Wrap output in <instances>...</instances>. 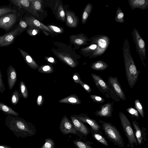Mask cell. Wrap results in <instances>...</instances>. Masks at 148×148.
Segmentation results:
<instances>
[{
  "instance_id": "cell-19",
  "label": "cell",
  "mask_w": 148,
  "mask_h": 148,
  "mask_svg": "<svg viewBox=\"0 0 148 148\" xmlns=\"http://www.w3.org/2000/svg\"><path fill=\"white\" fill-rule=\"evenodd\" d=\"M70 38L71 42L78 46L87 45L88 42L90 41L89 39L85 34L82 33L71 35Z\"/></svg>"
},
{
  "instance_id": "cell-39",
  "label": "cell",
  "mask_w": 148,
  "mask_h": 148,
  "mask_svg": "<svg viewBox=\"0 0 148 148\" xmlns=\"http://www.w3.org/2000/svg\"><path fill=\"white\" fill-rule=\"evenodd\" d=\"M55 143L52 139L47 138L45 139V143L41 148H54Z\"/></svg>"
},
{
  "instance_id": "cell-32",
  "label": "cell",
  "mask_w": 148,
  "mask_h": 148,
  "mask_svg": "<svg viewBox=\"0 0 148 148\" xmlns=\"http://www.w3.org/2000/svg\"><path fill=\"white\" fill-rule=\"evenodd\" d=\"M115 21L120 23H123L125 21L124 19V14L119 7H118L116 9Z\"/></svg>"
},
{
  "instance_id": "cell-45",
  "label": "cell",
  "mask_w": 148,
  "mask_h": 148,
  "mask_svg": "<svg viewBox=\"0 0 148 148\" xmlns=\"http://www.w3.org/2000/svg\"><path fill=\"white\" fill-rule=\"evenodd\" d=\"M79 84L87 92L90 93L91 92L92 90L91 87L88 85L84 83L81 80L80 81Z\"/></svg>"
},
{
  "instance_id": "cell-27",
  "label": "cell",
  "mask_w": 148,
  "mask_h": 148,
  "mask_svg": "<svg viewBox=\"0 0 148 148\" xmlns=\"http://www.w3.org/2000/svg\"><path fill=\"white\" fill-rule=\"evenodd\" d=\"M90 130L92 137L95 139L106 146H109L107 140L103 135L102 132L99 133L95 132L91 128Z\"/></svg>"
},
{
  "instance_id": "cell-25",
  "label": "cell",
  "mask_w": 148,
  "mask_h": 148,
  "mask_svg": "<svg viewBox=\"0 0 148 148\" xmlns=\"http://www.w3.org/2000/svg\"><path fill=\"white\" fill-rule=\"evenodd\" d=\"M98 45L95 43H90V45L88 46L83 47L81 50L85 56H89L90 58L97 51Z\"/></svg>"
},
{
  "instance_id": "cell-42",
  "label": "cell",
  "mask_w": 148,
  "mask_h": 148,
  "mask_svg": "<svg viewBox=\"0 0 148 148\" xmlns=\"http://www.w3.org/2000/svg\"><path fill=\"white\" fill-rule=\"evenodd\" d=\"M90 97L95 102L103 103L105 102V100L102 97L96 95H90Z\"/></svg>"
},
{
  "instance_id": "cell-4",
  "label": "cell",
  "mask_w": 148,
  "mask_h": 148,
  "mask_svg": "<svg viewBox=\"0 0 148 148\" xmlns=\"http://www.w3.org/2000/svg\"><path fill=\"white\" fill-rule=\"evenodd\" d=\"M107 84L110 97L117 102L119 101L120 99L124 101L126 100L125 93L116 77H109Z\"/></svg>"
},
{
  "instance_id": "cell-40",
  "label": "cell",
  "mask_w": 148,
  "mask_h": 148,
  "mask_svg": "<svg viewBox=\"0 0 148 148\" xmlns=\"http://www.w3.org/2000/svg\"><path fill=\"white\" fill-rule=\"evenodd\" d=\"M18 24L21 34L25 30H27V28L29 25L25 19L21 18L18 21Z\"/></svg>"
},
{
  "instance_id": "cell-31",
  "label": "cell",
  "mask_w": 148,
  "mask_h": 148,
  "mask_svg": "<svg viewBox=\"0 0 148 148\" xmlns=\"http://www.w3.org/2000/svg\"><path fill=\"white\" fill-rule=\"evenodd\" d=\"M73 144L77 148H93L91 145L92 144L90 141L85 142L79 139L73 141Z\"/></svg>"
},
{
  "instance_id": "cell-10",
  "label": "cell",
  "mask_w": 148,
  "mask_h": 148,
  "mask_svg": "<svg viewBox=\"0 0 148 148\" xmlns=\"http://www.w3.org/2000/svg\"><path fill=\"white\" fill-rule=\"evenodd\" d=\"M59 128L61 132L64 135L71 134L79 136V133L66 115L62 117L60 123Z\"/></svg>"
},
{
  "instance_id": "cell-46",
  "label": "cell",
  "mask_w": 148,
  "mask_h": 148,
  "mask_svg": "<svg viewBox=\"0 0 148 148\" xmlns=\"http://www.w3.org/2000/svg\"><path fill=\"white\" fill-rule=\"evenodd\" d=\"M5 89V88L3 81L2 76L0 70V92H3Z\"/></svg>"
},
{
  "instance_id": "cell-11",
  "label": "cell",
  "mask_w": 148,
  "mask_h": 148,
  "mask_svg": "<svg viewBox=\"0 0 148 148\" xmlns=\"http://www.w3.org/2000/svg\"><path fill=\"white\" fill-rule=\"evenodd\" d=\"M132 123L135 130V135L138 143L140 146L147 141V129L144 127H141L135 120L133 121Z\"/></svg>"
},
{
  "instance_id": "cell-29",
  "label": "cell",
  "mask_w": 148,
  "mask_h": 148,
  "mask_svg": "<svg viewBox=\"0 0 148 148\" xmlns=\"http://www.w3.org/2000/svg\"><path fill=\"white\" fill-rule=\"evenodd\" d=\"M93 8L92 5L90 3H88L84 8L82 17V22L84 24L87 21Z\"/></svg>"
},
{
  "instance_id": "cell-44",
  "label": "cell",
  "mask_w": 148,
  "mask_h": 148,
  "mask_svg": "<svg viewBox=\"0 0 148 148\" xmlns=\"http://www.w3.org/2000/svg\"><path fill=\"white\" fill-rule=\"evenodd\" d=\"M27 32L29 35L32 36L36 35L38 32V30L35 27H29V28L27 31Z\"/></svg>"
},
{
  "instance_id": "cell-16",
  "label": "cell",
  "mask_w": 148,
  "mask_h": 148,
  "mask_svg": "<svg viewBox=\"0 0 148 148\" xmlns=\"http://www.w3.org/2000/svg\"><path fill=\"white\" fill-rule=\"evenodd\" d=\"M24 19L28 24L29 27H35L49 32H53L47 27L32 16L25 17Z\"/></svg>"
},
{
  "instance_id": "cell-30",
  "label": "cell",
  "mask_w": 148,
  "mask_h": 148,
  "mask_svg": "<svg viewBox=\"0 0 148 148\" xmlns=\"http://www.w3.org/2000/svg\"><path fill=\"white\" fill-rule=\"evenodd\" d=\"M0 110L8 115L15 116H18L19 115L18 113L15 111L10 107L1 102H0Z\"/></svg>"
},
{
  "instance_id": "cell-8",
  "label": "cell",
  "mask_w": 148,
  "mask_h": 148,
  "mask_svg": "<svg viewBox=\"0 0 148 148\" xmlns=\"http://www.w3.org/2000/svg\"><path fill=\"white\" fill-rule=\"evenodd\" d=\"M134 42L136 45V51L139 56L142 63L146 68L145 63L146 60V47L143 39L140 36L138 31L134 27L131 32Z\"/></svg>"
},
{
  "instance_id": "cell-36",
  "label": "cell",
  "mask_w": 148,
  "mask_h": 148,
  "mask_svg": "<svg viewBox=\"0 0 148 148\" xmlns=\"http://www.w3.org/2000/svg\"><path fill=\"white\" fill-rule=\"evenodd\" d=\"M57 14L60 20L62 21H65V14L63 8L61 4L59 5L57 9Z\"/></svg>"
},
{
  "instance_id": "cell-37",
  "label": "cell",
  "mask_w": 148,
  "mask_h": 148,
  "mask_svg": "<svg viewBox=\"0 0 148 148\" xmlns=\"http://www.w3.org/2000/svg\"><path fill=\"white\" fill-rule=\"evenodd\" d=\"M21 96V94L17 90L14 91L12 93L11 102L14 105H16L18 102Z\"/></svg>"
},
{
  "instance_id": "cell-9",
  "label": "cell",
  "mask_w": 148,
  "mask_h": 148,
  "mask_svg": "<svg viewBox=\"0 0 148 148\" xmlns=\"http://www.w3.org/2000/svg\"><path fill=\"white\" fill-rule=\"evenodd\" d=\"M21 34L18 23L9 32L0 35V47H6L12 44L17 36Z\"/></svg>"
},
{
  "instance_id": "cell-7",
  "label": "cell",
  "mask_w": 148,
  "mask_h": 148,
  "mask_svg": "<svg viewBox=\"0 0 148 148\" xmlns=\"http://www.w3.org/2000/svg\"><path fill=\"white\" fill-rule=\"evenodd\" d=\"M90 43H95L98 45L97 49L90 58H95L103 55L109 47L110 39L105 35H98L92 37L90 39Z\"/></svg>"
},
{
  "instance_id": "cell-5",
  "label": "cell",
  "mask_w": 148,
  "mask_h": 148,
  "mask_svg": "<svg viewBox=\"0 0 148 148\" xmlns=\"http://www.w3.org/2000/svg\"><path fill=\"white\" fill-rule=\"evenodd\" d=\"M119 116L123 130L128 141L127 147L134 148V145L137 146L138 143L131 123L126 115L122 111L119 112Z\"/></svg>"
},
{
  "instance_id": "cell-2",
  "label": "cell",
  "mask_w": 148,
  "mask_h": 148,
  "mask_svg": "<svg viewBox=\"0 0 148 148\" xmlns=\"http://www.w3.org/2000/svg\"><path fill=\"white\" fill-rule=\"evenodd\" d=\"M122 51L127 79L129 87L131 88L136 84L140 71L137 69L131 55L130 44L127 39L123 44Z\"/></svg>"
},
{
  "instance_id": "cell-13",
  "label": "cell",
  "mask_w": 148,
  "mask_h": 148,
  "mask_svg": "<svg viewBox=\"0 0 148 148\" xmlns=\"http://www.w3.org/2000/svg\"><path fill=\"white\" fill-rule=\"evenodd\" d=\"M73 115L80 121L89 124L90 128L94 131L99 133L102 132L100 130L101 129V126L95 120L90 118L87 115L82 114Z\"/></svg>"
},
{
  "instance_id": "cell-35",
  "label": "cell",
  "mask_w": 148,
  "mask_h": 148,
  "mask_svg": "<svg viewBox=\"0 0 148 148\" xmlns=\"http://www.w3.org/2000/svg\"><path fill=\"white\" fill-rule=\"evenodd\" d=\"M32 9L40 11L42 10V1L40 0H30Z\"/></svg>"
},
{
  "instance_id": "cell-49",
  "label": "cell",
  "mask_w": 148,
  "mask_h": 148,
  "mask_svg": "<svg viewBox=\"0 0 148 148\" xmlns=\"http://www.w3.org/2000/svg\"><path fill=\"white\" fill-rule=\"evenodd\" d=\"M47 61L50 63L54 64L55 63V60L54 58L52 57H49L46 58Z\"/></svg>"
},
{
  "instance_id": "cell-41",
  "label": "cell",
  "mask_w": 148,
  "mask_h": 148,
  "mask_svg": "<svg viewBox=\"0 0 148 148\" xmlns=\"http://www.w3.org/2000/svg\"><path fill=\"white\" fill-rule=\"evenodd\" d=\"M126 111L132 117H136L138 119L139 118L138 112L135 108L132 107L126 109Z\"/></svg>"
},
{
  "instance_id": "cell-26",
  "label": "cell",
  "mask_w": 148,
  "mask_h": 148,
  "mask_svg": "<svg viewBox=\"0 0 148 148\" xmlns=\"http://www.w3.org/2000/svg\"><path fill=\"white\" fill-rule=\"evenodd\" d=\"M20 10L18 8L12 6L10 5L0 6V17L8 13L19 12Z\"/></svg>"
},
{
  "instance_id": "cell-3",
  "label": "cell",
  "mask_w": 148,
  "mask_h": 148,
  "mask_svg": "<svg viewBox=\"0 0 148 148\" xmlns=\"http://www.w3.org/2000/svg\"><path fill=\"white\" fill-rule=\"evenodd\" d=\"M101 127L107 138L118 147L122 148L125 144L121 133L116 127L112 123L102 120L99 121Z\"/></svg>"
},
{
  "instance_id": "cell-33",
  "label": "cell",
  "mask_w": 148,
  "mask_h": 148,
  "mask_svg": "<svg viewBox=\"0 0 148 148\" xmlns=\"http://www.w3.org/2000/svg\"><path fill=\"white\" fill-rule=\"evenodd\" d=\"M38 71L41 73H51L54 71L53 66L49 65H46L41 66L38 69Z\"/></svg>"
},
{
  "instance_id": "cell-1",
  "label": "cell",
  "mask_w": 148,
  "mask_h": 148,
  "mask_svg": "<svg viewBox=\"0 0 148 148\" xmlns=\"http://www.w3.org/2000/svg\"><path fill=\"white\" fill-rule=\"evenodd\" d=\"M5 125L18 138L32 136L36 134L35 126L31 123L18 116L7 115Z\"/></svg>"
},
{
  "instance_id": "cell-15",
  "label": "cell",
  "mask_w": 148,
  "mask_h": 148,
  "mask_svg": "<svg viewBox=\"0 0 148 148\" xmlns=\"http://www.w3.org/2000/svg\"><path fill=\"white\" fill-rule=\"evenodd\" d=\"M113 102L108 103L101 106L99 110H96L95 112V116L100 117L109 118L112 116L113 110Z\"/></svg>"
},
{
  "instance_id": "cell-20",
  "label": "cell",
  "mask_w": 148,
  "mask_h": 148,
  "mask_svg": "<svg viewBox=\"0 0 148 148\" xmlns=\"http://www.w3.org/2000/svg\"><path fill=\"white\" fill-rule=\"evenodd\" d=\"M17 49L21 54L25 62L29 67L35 70L38 68L39 65L28 53L19 47H17Z\"/></svg>"
},
{
  "instance_id": "cell-38",
  "label": "cell",
  "mask_w": 148,
  "mask_h": 148,
  "mask_svg": "<svg viewBox=\"0 0 148 148\" xmlns=\"http://www.w3.org/2000/svg\"><path fill=\"white\" fill-rule=\"evenodd\" d=\"M135 106L137 110L143 118L144 117V112L143 107L139 100L136 99L134 101Z\"/></svg>"
},
{
  "instance_id": "cell-23",
  "label": "cell",
  "mask_w": 148,
  "mask_h": 148,
  "mask_svg": "<svg viewBox=\"0 0 148 148\" xmlns=\"http://www.w3.org/2000/svg\"><path fill=\"white\" fill-rule=\"evenodd\" d=\"M10 3L19 10L23 8L29 11L31 8V4L30 0H9Z\"/></svg>"
},
{
  "instance_id": "cell-28",
  "label": "cell",
  "mask_w": 148,
  "mask_h": 148,
  "mask_svg": "<svg viewBox=\"0 0 148 148\" xmlns=\"http://www.w3.org/2000/svg\"><path fill=\"white\" fill-rule=\"evenodd\" d=\"M109 66L106 62L101 60H99L92 63L91 65V68L96 71H102L106 69Z\"/></svg>"
},
{
  "instance_id": "cell-14",
  "label": "cell",
  "mask_w": 148,
  "mask_h": 148,
  "mask_svg": "<svg viewBox=\"0 0 148 148\" xmlns=\"http://www.w3.org/2000/svg\"><path fill=\"white\" fill-rule=\"evenodd\" d=\"M70 118L74 128L82 136H86L89 134L90 130L82 122L78 120L73 115L71 116Z\"/></svg>"
},
{
  "instance_id": "cell-48",
  "label": "cell",
  "mask_w": 148,
  "mask_h": 148,
  "mask_svg": "<svg viewBox=\"0 0 148 148\" xmlns=\"http://www.w3.org/2000/svg\"><path fill=\"white\" fill-rule=\"evenodd\" d=\"M44 102V98L41 95H39L37 99V105L39 106H41L43 104Z\"/></svg>"
},
{
  "instance_id": "cell-21",
  "label": "cell",
  "mask_w": 148,
  "mask_h": 148,
  "mask_svg": "<svg viewBox=\"0 0 148 148\" xmlns=\"http://www.w3.org/2000/svg\"><path fill=\"white\" fill-rule=\"evenodd\" d=\"M128 1L132 10L136 8L144 10L148 8V0H128Z\"/></svg>"
},
{
  "instance_id": "cell-24",
  "label": "cell",
  "mask_w": 148,
  "mask_h": 148,
  "mask_svg": "<svg viewBox=\"0 0 148 148\" xmlns=\"http://www.w3.org/2000/svg\"><path fill=\"white\" fill-rule=\"evenodd\" d=\"M60 103H64L72 104H79L81 103V101L78 97L75 94L71 95L63 98L58 101Z\"/></svg>"
},
{
  "instance_id": "cell-50",
  "label": "cell",
  "mask_w": 148,
  "mask_h": 148,
  "mask_svg": "<svg viewBox=\"0 0 148 148\" xmlns=\"http://www.w3.org/2000/svg\"><path fill=\"white\" fill-rule=\"evenodd\" d=\"M0 148H12V147L5 145H0Z\"/></svg>"
},
{
  "instance_id": "cell-6",
  "label": "cell",
  "mask_w": 148,
  "mask_h": 148,
  "mask_svg": "<svg viewBox=\"0 0 148 148\" xmlns=\"http://www.w3.org/2000/svg\"><path fill=\"white\" fill-rule=\"evenodd\" d=\"M20 12L10 13L0 17V29L7 33L12 29L21 18Z\"/></svg>"
},
{
  "instance_id": "cell-22",
  "label": "cell",
  "mask_w": 148,
  "mask_h": 148,
  "mask_svg": "<svg viewBox=\"0 0 148 148\" xmlns=\"http://www.w3.org/2000/svg\"><path fill=\"white\" fill-rule=\"evenodd\" d=\"M66 24L70 27L75 28L78 25V18L73 12L66 11Z\"/></svg>"
},
{
  "instance_id": "cell-18",
  "label": "cell",
  "mask_w": 148,
  "mask_h": 148,
  "mask_svg": "<svg viewBox=\"0 0 148 148\" xmlns=\"http://www.w3.org/2000/svg\"><path fill=\"white\" fill-rule=\"evenodd\" d=\"M55 54L62 62L71 67L74 68L77 65L75 60L68 54L56 52Z\"/></svg>"
},
{
  "instance_id": "cell-12",
  "label": "cell",
  "mask_w": 148,
  "mask_h": 148,
  "mask_svg": "<svg viewBox=\"0 0 148 148\" xmlns=\"http://www.w3.org/2000/svg\"><path fill=\"white\" fill-rule=\"evenodd\" d=\"M97 87L105 97H110L109 88L107 83L99 75L92 73L91 74Z\"/></svg>"
},
{
  "instance_id": "cell-34",
  "label": "cell",
  "mask_w": 148,
  "mask_h": 148,
  "mask_svg": "<svg viewBox=\"0 0 148 148\" xmlns=\"http://www.w3.org/2000/svg\"><path fill=\"white\" fill-rule=\"evenodd\" d=\"M20 89L21 94L25 99H27L28 96V92L26 85L24 82L21 81L20 83Z\"/></svg>"
},
{
  "instance_id": "cell-17",
  "label": "cell",
  "mask_w": 148,
  "mask_h": 148,
  "mask_svg": "<svg viewBox=\"0 0 148 148\" xmlns=\"http://www.w3.org/2000/svg\"><path fill=\"white\" fill-rule=\"evenodd\" d=\"M7 73L9 89L11 90L17 81V72L14 68L12 65H10L7 69Z\"/></svg>"
},
{
  "instance_id": "cell-47",
  "label": "cell",
  "mask_w": 148,
  "mask_h": 148,
  "mask_svg": "<svg viewBox=\"0 0 148 148\" xmlns=\"http://www.w3.org/2000/svg\"><path fill=\"white\" fill-rule=\"evenodd\" d=\"M72 78L74 81L76 83L79 84L81 80L80 75L77 73H75L73 75Z\"/></svg>"
},
{
  "instance_id": "cell-43",
  "label": "cell",
  "mask_w": 148,
  "mask_h": 148,
  "mask_svg": "<svg viewBox=\"0 0 148 148\" xmlns=\"http://www.w3.org/2000/svg\"><path fill=\"white\" fill-rule=\"evenodd\" d=\"M48 27L53 32H55L58 33H63L64 29L62 28L53 25H49L48 26Z\"/></svg>"
}]
</instances>
